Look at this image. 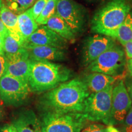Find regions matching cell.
Segmentation results:
<instances>
[{
	"label": "cell",
	"instance_id": "obj_34",
	"mask_svg": "<svg viewBox=\"0 0 132 132\" xmlns=\"http://www.w3.org/2000/svg\"><path fill=\"white\" fill-rule=\"evenodd\" d=\"M89 2H100V1H103L105 0H86Z\"/></svg>",
	"mask_w": 132,
	"mask_h": 132
},
{
	"label": "cell",
	"instance_id": "obj_17",
	"mask_svg": "<svg viewBox=\"0 0 132 132\" xmlns=\"http://www.w3.org/2000/svg\"><path fill=\"white\" fill-rule=\"evenodd\" d=\"M46 26L66 40L73 41L75 40V34L64 20L56 14H54L48 20Z\"/></svg>",
	"mask_w": 132,
	"mask_h": 132
},
{
	"label": "cell",
	"instance_id": "obj_36",
	"mask_svg": "<svg viewBox=\"0 0 132 132\" xmlns=\"http://www.w3.org/2000/svg\"><path fill=\"white\" fill-rule=\"evenodd\" d=\"M3 4H4V3H3V0H0V9H1V7H2Z\"/></svg>",
	"mask_w": 132,
	"mask_h": 132
},
{
	"label": "cell",
	"instance_id": "obj_4",
	"mask_svg": "<svg viewBox=\"0 0 132 132\" xmlns=\"http://www.w3.org/2000/svg\"><path fill=\"white\" fill-rule=\"evenodd\" d=\"M87 120L81 113L44 111L42 132H81Z\"/></svg>",
	"mask_w": 132,
	"mask_h": 132
},
{
	"label": "cell",
	"instance_id": "obj_2",
	"mask_svg": "<svg viewBox=\"0 0 132 132\" xmlns=\"http://www.w3.org/2000/svg\"><path fill=\"white\" fill-rule=\"evenodd\" d=\"M72 76L65 66L48 61L31 60L28 78L31 92L42 93L67 81Z\"/></svg>",
	"mask_w": 132,
	"mask_h": 132
},
{
	"label": "cell",
	"instance_id": "obj_12",
	"mask_svg": "<svg viewBox=\"0 0 132 132\" xmlns=\"http://www.w3.org/2000/svg\"><path fill=\"white\" fill-rule=\"evenodd\" d=\"M67 40L49 29L47 26L42 25L38 28L26 39V44L33 45L52 46L64 49L66 47Z\"/></svg>",
	"mask_w": 132,
	"mask_h": 132
},
{
	"label": "cell",
	"instance_id": "obj_27",
	"mask_svg": "<svg viewBox=\"0 0 132 132\" xmlns=\"http://www.w3.org/2000/svg\"><path fill=\"white\" fill-rule=\"evenodd\" d=\"M125 55L127 59L132 58V39L124 45Z\"/></svg>",
	"mask_w": 132,
	"mask_h": 132
},
{
	"label": "cell",
	"instance_id": "obj_26",
	"mask_svg": "<svg viewBox=\"0 0 132 132\" xmlns=\"http://www.w3.org/2000/svg\"><path fill=\"white\" fill-rule=\"evenodd\" d=\"M123 122L124 127H132V106L127 114Z\"/></svg>",
	"mask_w": 132,
	"mask_h": 132
},
{
	"label": "cell",
	"instance_id": "obj_28",
	"mask_svg": "<svg viewBox=\"0 0 132 132\" xmlns=\"http://www.w3.org/2000/svg\"><path fill=\"white\" fill-rule=\"evenodd\" d=\"M0 132H17L12 124H6L0 129Z\"/></svg>",
	"mask_w": 132,
	"mask_h": 132
},
{
	"label": "cell",
	"instance_id": "obj_25",
	"mask_svg": "<svg viewBox=\"0 0 132 132\" xmlns=\"http://www.w3.org/2000/svg\"><path fill=\"white\" fill-rule=\"evenodd\" d=\"M6 65V57L4 53L0 54V78L4 75Z\"/></svg>",
	"mask_w": 132,
	"mask_h": 132
},
{
	"label": "cell",
	"instance_id": "obj_29",
	"mask_svg": "<svg viewBox=\"0 0 132 132\" xmlns=\"http://www.w3.org/2000/svg\"><path fill=\"white\" fill-rule=\"evenodd\" d=\"M126 88L129 95L130 98L131 99L132 103V80L127 81L126 82Z\"/></svg>",
	"mask_w": 132,
	"mask_h": 132
},
{
	"label": "cell",
	"instance_id": "obj_1",
	"mask_svg": "<svg viewBox=\"0 0 132 132\" xmlns=\"http://www.w3.org/2000/svg\"><path fill=\"white\" fill-rule=\"evenodd\" d=\"M89 94L83 81L75 78L47 91L41 97L40 104L44 111L82 113Z\"/></svg>",
	"mask_w": 132,
	"mask_h": 132
},
{
	"label": "cell",
	"instance_id": "obj_23",
	"mask_svg": "<svg viewBox=\"0 0 132 132\" xmlns=\"http://www.w3.org/2000/svg\"><path fill=\"white\" fill-rule=\"evenodd\" d=\"M48 1V0H37L32 7L29 8L31 14H32L34 19H37V18L40 14L42 10L45 7Z\"/></svg>",
	"mask_w": 132,
	"mask_h": 132
},
{
	"label": "cell",
	"instance_id": "obj_20",
	"mask_svg": "<svg viewBox=\"0 0 132 132\" xmlns=\"http://www.w3.org/2000/svg\"><path fill=\"white\" fill-rule=\"evenodd\" d=\"M25 48L24 44L7 31L3 37V52L5 54L17 53Z\"/></svg>",
	"mask_w": 132,
	"mask_h": 132
},
{
	"label": "cell",
	"instance_id": "obj_13",
	"mask_svg": "<svg viewBox=\"0 0 132 132\" xmlns=\"http://www.w3.org/2000/svg\"><path fill=\"white\" fill-rule=\"evenodd\" d=\"M31 60H44L48 61H63L66 59L65 52L63 49L52 46L24 45Z\"/></svg>",
	"mask_w": 132,
	"mask_h": 132
},
{
	"label": "cell",
	"instance_id": "obj_21",
	"mask_svg": "<svg viewBox=\"0 0 132 132\" xmlns=\"http://www.w3.org/2000/svg\"><path fill=\"white\" fill-rule=\"evenodd\" d=\"M37 0H5V5L16 15H20L31 8Z\"/></svg>",
	"mask_w": 132,
	"mask_h": 132
},
{
	"label": "cell",
	"instance_id": "obj_8",
	"mask_svg": "<svg viewBox=\"0 0 132 132\" xmlns=\"http://www.w3.org/2000/svg\"><path fill=\"white\" fill-rule=\"evenodd\" d=\"M56 14L64 20L75 34L83 29L85 10L73 0H57Z\"/></svg>",
	"mask_w": 132,
	"mask_h": 132
},
{
	"label": "cell",
	"instance_id": "obj_32",
	"mask_svg": "<svg viewBox=\"0 0 132 132\" xmlns=\"http://www.w3.org/2000/svg\"><path fill=\"white\" fill-rule=\"evenodd\" d=\"M107 130H108V132H120L117 128L114 127L113 125H108Z\"/></svg>",
	"mask_w": 132,
	"mask_h": 132
},
{
	"label": "cell",
	"instance_id": "obj_5",
	"mask_svg": "<svg viewBox=\"0 0 132 132\" xmlns=\"http://www.w3.org/2000/svg\"><path fill=\"white\" fill-rule=\"evenodd\" d=\"M114 85L101 91L91 93L85 101L82 114L87 120L102 122L110 125L112 92Z\"/></svg>",
	"mask_w": 132,
	"mask_h": 132
},
{
	"label": "cell",
	"instance_id": "obj_24",
	"mask_svg": "<svg viewBox=\"0 0 132 132\" xmlns=\"http://www.w3.org/2000/svg\"><path fill=\"white\" fill-rule=\"evenodd\" d=\"M81 132H108L107 127L98 123H93L89 125Z\"/></svg>",
	"mask_w": 132,
	"mask_h": 132
},
{
	"label": "cell",
	"instance_id": "obj_19",
	"mask_svg": "<svg viewBox=\"0 0 132 132\" xmlns=\"http://www.w3.org/2000/svg\"><path fill=\"white\" fill-rule=\"evenodd\" d=\"M111 37L117 39L122 45L125 44L132 39V14H128L124 21L112 34Z\"/></svg>",
	"mask_w": 132,
	"mask_h": 132
},
{
	"label": "cell",
	"instance_id": "obj_7",
	"mask_svg": "<svg viewBox=\"0 0 132 132\" xmlns=\"http://www.w3.org/2000/svg\"><path fill=\"white\" fill-rule=\"evenodd\" d=\"M30 92L28 82L25 81L6 74L0 78V97L6 105H21Z\"/></svg>",
	"mask_w": 132,
	"mask_h": 132
},
{
	"label": "cell",
	"instance_id": "obj_15",
	"mask_svg": "<svg viewBox=\"0 0 132 132\" xmlns=\"http://www.w3.org/2000/svg\"><path fill=\"white\" fill-rule=\"evenodd\" d=\"M82 81L87 86L89 92L95 93L104 90L110 86L114 85L116 79L110 75L92 72L86 76Z\"/></svg>",
	"mask_w": 132,
	"mask_h": 132
},
{
	"label": "cell",
	"instance_id": "obj_33",
	"mask_svg": "<svg viewBox=\"0 0 132 132\" xmlns=\"http://www.w3.org/2000/svg\"><path fill=\"white\" fill-rule=\"evenodd\" d=\"M3 37L4 36L0 34V54L4 53V52H3Z\"/></svg>",
	"mask_w": 132,
	"mask_h": 132
},
{
	"label": "cell",
	"instance_id": "obj_30",
	"mask_svg": "<svg viewBox=\"0 0 132 132\" xmlns=\"http://www.w3.org/2000/svg\"><path fill=\"white\" fill-rule=\"evenodd\" d=\"M7 29L6 28L2 20H1V17H0V34L4 36L6 34V33L7 32Z\"/></svg>",
	"mask_w": 132,
	"mask_h": 132
},
{
	"label": "cell",
	"instance_id": "obj_10",
	"mask_svg": "<svg viewBox=\"0 0 132 132\" xmlns=\"http://www.w3.org/2000/svg\"><path fill=\"white\" fill-rule=\"evenodd\" d=\"M114 45V39L109 36L98 34L88 37L84 43L82 50V64L84 65H88Z\"/></svg>",
	"mask_w": 132,
	"mask_h": 132
},
{
	"label": "cell",
	"instance_id": "obj_22",
	"mask_svg": "<svg viewBox=\"0 0 132 132\" xmlns=\"http://www.w3.org/2000/svg\"><path fill=\"white\" fill-rule=\"evenodd\" d=\"M56 4L57 0H48L40 14L36 20L38 25H46L48 20L56 14Z\"/></svg>",
	"mask_w": 132,
	"mask_h": 132
},
{
	"label": "cell",
	"instance_id": "obj_9",
	"mask_svg": "<svg viewBox=\"0 0 132 132\" xmlns=\"http://www.w3.org/2000/svg\"><path fill=\"white\" fill-rule=\"evenodd\" d=\"M131 101L122 80L113 87L110 125L122 123L131 106Z\"/></svg>",
	"mask_w": 132,
	"mask_h": 132
},
{
	"label": "cell",
	"instance_id": "obj_35",
	"mask_svg": "<svg viewBox=\"0 0 132 132\" xmlns=\"http://www.w3.org/2000/svg\"><path fill=\"white\" fill-rule=\"evenodd\" d=\"M2 114H3L2 110H1V107L0 106V119H1V117H2Z\"/></svg>",
	"mask_w": 132,
	"mask_h": 132
},
{
	"label": "cell",
	"instance_id": "obj_18",
	"mask_svg": "<svg viewBox=\"0 0 132 132\" xmlns=\"http://www.w3.org/2000/svg\"><path fill=\"white\" fill-rule=\"evenodd\" d=\"M18 24L21 36L25 42L39 27L29 9L18 15Z\"/></svg>",
	"mask_w": 132,
	"mask_h": 132
},
{
	"label": "cell",
	"instance_id": "obj_31",
	"mask_svg": "<svg viewBox=\"0 0 132 132\" xmlns=\"http://www.w3.org/2000/svg\"><path fill=\"white\" fill-rule=\"evenodd\" d=\"M127 67L129 73L132 77V58L129 59L127 61Z\"/></svg>",
	"mask_w": 132,
	"mask_h": 132
},
{
	"label": "cell",
	"instance_id": "obj_3",
	"mask_svg": "<svg viewBox=\"0 0 132 132\" xmlns=\"http://www.w3.org/2000/svg\"><path fill=\"white\" fill-rule=\"evenodd\" d=\"M130 9L131 6L127 0H111L95 13L91 21V30L111 37Z\"/></svg>",
	"mask_w": 132,
	"mask_h": 132
},
{
	"label": "cell",
	"instance_id": "obj_16",
	"mask_svg": "<svg viewBox=\"0 0 132 132\" xmlns=\"http://www.w3.org/2000/svg\"><path fill=\"white\" fill-rule=\"evenodd\" d=\"M0 17L7 30L17 40L23 43L24 46L25 41L21 36L19 28L18 15L14 14L6 7V5L3 4L0 9Z\"/></svg>",
	"mask_w": 132,
	"mask_h": 132
},
{
	"label": "cell",
	"instance_id": "obj_11",
	"mask_svg": "<svg viewBox=\"0 0 132 132\" xmlns=\"http://www.w3.org/2000/svg\"><path fill=\"white\" fill-rule=\"evenodd\" d=\"M5 55L6 65L4 74L28 82L31 59L26 48L17 53Z\"/></svg>",
	"mask_w": 132,
	"mask_h": 132
},
{
	"label": "cell",
	"instance_id": "obj_6",
	"mask_svg": "<svg viewBox=\"0 0 132 132\" xmlns=\"http://www.w3.org/2000/svg\"><path fill=\"white\" fill-rule=\"evenodd\" d=\"M125 64V52L116 45L89 64L87 69L91 72L116 77L122 73Z\"/></svg>",
	"mask_w": 132,
	"mask_h": 132
},
{
	"label": "cell",
	"instance_id": "obj_14",
	"mask_svg": "<svg viewBox=\"0 0 132 132\" xmlns=\"http://www.w3.org/2000/svg\"><path fill=\"white\" fill-rule=\"evenodd\" d=\"M12 124L17 132H42L41 120L32 111L21 113Z\"/></svg>",
	"mask_w": 132,
	"mask_h": 132
}]
</instances>
